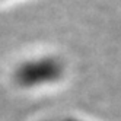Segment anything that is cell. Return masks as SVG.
Masks as SVG:
<instances>
[{"mask_svg": "<svg viewBox=\"0 0 121 121\" xmlns=\"http://www.w3.org/2000/svg\"><path fill=\"white\" fill-rule=\"evenodd\" d=\"M2 2H9V0H0V3H2Z\"/></svg>", "mask_w": 121, "mask_h": 121, "instance_id": "cell-1", "label": "cell"}]
</instances>
